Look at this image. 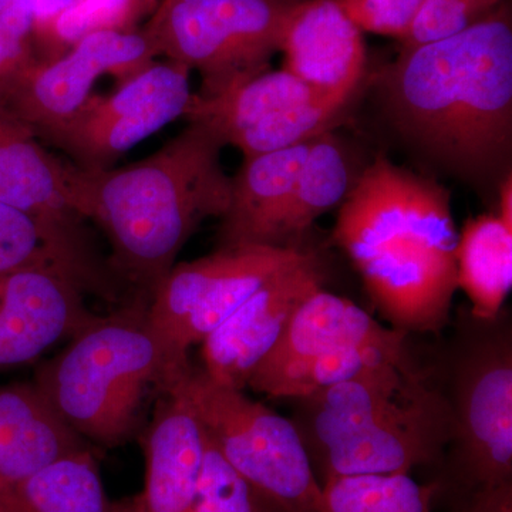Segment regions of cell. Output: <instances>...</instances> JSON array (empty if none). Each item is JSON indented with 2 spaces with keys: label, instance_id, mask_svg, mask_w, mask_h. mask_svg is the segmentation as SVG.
Listing matches in <instances>:
<instances>
[{
  "label": "cell",
  "instance_id": "6da1fadb",
  "mask_svg": "<svg viewBox=\"0 0 512 512\" xmlns=\"http://www.w3.org/2000/svg\"><path fill=\"white\" fill-rule=\"evenodd\" d=\"M394 126L471 184L511 174L512 28L505 10L456 36L406 49L387 77Z\"/></svg>",
  "mask_w": 512,
  "mask_h": 512
},
{
  "label": "cell",
  "instance_id": "7a4b0ae2",
  "mask_svg": "<svg viewBox=\"0 0 512 512\" xmlns=\"http://www.w3.org/2000/svg\"><path fill=\"white\" fill-rule=\"evenodd\" d=\"M224 147L207 127L188 123L136 163L101 171L73 165L74 207L107 238V265L134 301L148 305L202 222L227 212L231 177L222 165Z\"/></svg>",
  "mask_w": 512,
  "mask_h": 512
},
{
  "label": "cell",
  "instance_id": "3957f363",
  "mask_svg": "<svg viewBox=\"0 0 512 512\" xmlns=\"http://www.w3.org/2000/svg\"><path fill=\"white\" fill-rule=\"evenodd\" d=\"M301 402L305 427L298 429L323 481L410 474L439 461L453 436L448 397L409 355Z\"/></svg>",
  "mask_w": 512,
  "mask_h": 512
},
{
  "label": "cell",
  "instance_id": "277c9868",
  "mask_svg": "<svg viewBox=\"0 0 512 512\" xmlns=\"http://www.w3.org/2000/svg\"><path fill=\"white\" fill-rule=\"evenodd\" d=\"M147 306L131 301L96 315L33 379L57 416L94 446L126 443L151 384L161 387L167 379V359Z\"/></svg>",
  "mask_w": 512,
  "mask_h": 512
},
{
  "label": "cell",
  "instance_id": "5b68a950",
  "mask_svg": "<svg viewBox=\"0 0 512 512\" xmlns=\"http://www.w3.org/2000/svg\"><path fill=\"white\" fill-rule=\"evenodd\" d=\"M168 386L183 394L212 446L256 494L285 512H319L322 483L293 421L202 369L190 366Z\"/></svg>",
  "mask_w": 512,
  "mask_h": 512
},
{
  "label": "cell",
  "instance_id": "8992f818",
  "mask_svg": "<svg viewBox=\"0 0 512 512\" xmlns=\"http://www.w3.org/2000/svg\"><path fill=\"white\" fill-rule=\"evenodd\" d=\"M298 0H158L143 32L157 55L200 73L211 97L269 70Z\"/></svg>",
  "mask_w": 512,
  "mask_h": 512
},
{
  "label": "cell",
  "instance_id": "52a82bcc",
  "mask_svg": "<svg viewBox=\"0 0 512 512\" xmlns=\"http://www.w3.org/2000/svg\"><path fill=\"white\" fill-rule=\"evenodd\" d=\"M311 252L301 247L242 245L175 264L147 306L151 328L167 359L163 384L191 366L192 346L201 345L265 282Z\"/></svg>",
  "mask_w": 512,
  "mask_h": 512
},
{
  "label": "cell",
  "instance_id": "ba28073f",
  "mask_svg": "<svg viewBox=\"0 0 512 512\" xmlns=\"http://www.w3.org/2000/svg\"><path fill=\"white\" fill-rule=\"evenodd\" d=\"M495 320H483L454 367L450 483L458 498L512 483V339Z\"/></svg>",
  "mask_w": 512,
  "mask_h": 512
},
{
  "label": "cell",
  "instance_id": "9c48e42d",
  "mask_svg": "<svg viewBox=\"0 0 512 512\" xmlns=\"http://www.w3.org/2000/svg\"><path fill=\"white\" fill-rule=\"evenodd\" d=\"M190 77L187 67L156 60L113 93H93L39 141L62 151L79 170H109L137 144L184 119L194 96Z\"/></svg>",
  "mask_w": 512,
  "mask_h": 512
},
{
  "label": "cell",
  "instance_id": "30bf717a",
  "mask_svg": "<svg viewBox=\"0 0 512 512\" xmlns=\"http://www.w3.org/2000/svg\"><path fill=\"white\" fill-rule=\"evenodd\" d=\"M349 99L322 92L288 70H266L211 97L194 92L184 119L207 127L244 158L298 146L332 130Z\"/></svg>",
  "mask_w": 512,
  "mask_h": 512
},
{
  "label": "cell",
  "instance_id": "8fae6325",
  "mask_svg": "<svg viewBox=\"0 0 512 512\" xmlns=\"http://www.w3.org/2000/svg\"><path fill=\"white\" fill-rule=\"evenodd\" d=\"M407 239L456 251L450 195L433 180L376 158L340 204L333 244L357 264L376 249Z\"/></svg>",
  "mask_w": 512,
  "mask_h": 512
},
{
  "label": "cell",
  "instance_id": "7c38bea8",
  "mask_svg": "<svg viewBox=\"0 0 512 512\" xmlns=\"http://www.w3.org/2000/svg\"><path fill=\"white\" fill-rule=\"evenodd\" d=\"M157 57L141 28L90 33L56 59L39 60L20 80L5 109L40 140L86 103L101 77L124 82Z\"/></svg>",
  "mask_w": 512,
  "mask_h": 512
},
{
  "label": "cell",
  "instance_id": "4fadbf2b",
  "mask_svg": "<svg viewBox=\"0 0 512 512\" xmlns=\"http://www.w3.org/2000/svg\"><path fill=\"white\" fill-rule=\"evenodd\" d=\"M73 164L43 147L33 131L0 106V202L39 222L84 264L114 279L74 207Z\"/></svg>",
  "mask_w": 512,
  "mask_h": 512
},
{
  "label": "cell",
  "instance_id": "5bb4252c",
  "mask_svg": "<svg viewBox=\"0 0 512 512\" xmlns=\"http://www.w3.org/2000/svg\"><path fill=\"white\" fill-rule=\"evenodd\" d=\"M318 256L265 282L201 343L202 370L215 382L245 390L249 377L274 349L293 313L323 288Z\"/></svg>",
  "mask_w": 512,
  "mask_h": 512
},
{
  "label": "cell",
  "instance_id": "9a60e30c",
  "mask_svg": "<svg viewBox=\"0 0 512 512\" xmlns=\"http://www.w3.org/2000/svg\"><path fill=\"white\" fill-rule=\"evenodd\" d=\"M86 295L70 276L49 269L0 275V370L35 362L92 322Z\"/></svg>",
  "mask_w": 512,
  "mask_h": 512
},
{
  "label": "cell",
  "instance_id": "2e32d148",
  "mask_svg": "<svg viewBox=\"0 0 512 512\" xmlns=\"http://www.w3.org/2000/svg\"><path fill=\"white\" fill-rule=\"evenodd\" d=\"M373 305L393 328L439 332L458 289L456 251L420 247L382 252L356 265Z\"/></svg>",
  "mask_w": 512,
  "mask_h": 512
},
{
  "label": "cell",
  "instance_id": "e0dca14e",
  "mask_svg": "<svg viewBox=\"0 0 512 512\" xmlns=\"http://www.w3.org/2000/svg\"><path fill=\"white\" fill-rule=\"evenodd\" d=\"M144 434L143 490L117 501L119 512H190L204 456V430L190 403L174 387H163Z\"/></svg>",
  "mask_w": 512,
  "mask_h": 512
},
{
  "label": "cell",
  "instance_id": "ac0fdd59",
  "mask_svg": "<svg viewBox=\"0 0 512 512\" xmlns=\"http://www.w3.org/2000/svg\"><path fill=\"white\" fill-rule=\"evenodd\" d=\"M285 70L322 92L352 99L366 69L362 30L336 0H298L286 23Z\"/></svg>",
  "mask_w": 512,
  "mask_h": 512
},
{
  "label": "cell",
  "instance_id": "d6986e66",
  "mask_svg": "<svg viewBox=\"0 0 512 512\" xmlns=\"http://www.w3.org/2000/svg\"><path fill=\"white\" fill-rule=\"evenodd\" d=\"M311 141L244 158L231 177V197L218 235L220 248L274 245L276 227Z\"/></svg>",
  "mask_w": 512,
  "mask_h": 512
},
{
  "label": "cell",
  "instance_id": "ffe728a7",
  "mask_svg": "<svg viewBox=\"0 0 512 512\" xmlns=\"http://www.w3.org/2000/svg\"><path fill=\"white\" fill-rule=\"evenodd\" d=\"M92 446L46 402L35 383L0 386V497L55 458Z\"/></svg>",
  "mask_w": 512,
  "mask_h": 512
},
{
  "label": "cell",
  "instance_id": "44dd1931",
  "mask_svg": "<svg viewBox=\"0 0 512 512\" xmlns=\"http://www.w3.org/2000/svg\"><path fill=\"white\" fill-rule=\"evenodd\" d=\"M406 338L403 330L387 328L355 302L322 288L296 309L274 349L255 370L352 346L404 342Z\"/></svg>",
  "mask_w": 512,
  "mask_h": 512
},
{
  "label": "cell",
  "instance_id": "7402d4cb",
  "mask_svg": "<svg viewBox=\"0 0 512 512\" xmlns=\"http://www.w3.org/2000/svg\"><path fill=\"white\" fill-rule=\"evenodd\" d=\"M356 178L348 147L332 130L313 138L276 227L275 247H299L296 239L325 212L342 204Z\"/></svg>",
  "mask_w": 512,
  "mask_h": 512
},
{
  "label": "cell",
  "instance_id": "603a6c76",
  "mask_svg": "<svg viewBox=\"0 0 512 512\" xmlns=\"http://www.w3.org/2000/svg\"><path fill=\"white\" fill-rule=\"evenodd\" d=\"M0 512H119L100 476L93 446L39 468L0 497Z\"/></svg>",
  "mask_w": 512,
  "mask_h": 512
},
{
  "label": "cell",
  "instance_id": "cb8c5ba5",
  "mask_svg": "<svg viewBox=\"0 0 512 512\" xmlns=\"http://www.w3.org/2000/svg\"><path fill=\"white\" fill-rule=\"evenodd\" d=\"M456 264L473 318L497 319L512 288V228L498 214L470 218L458 235Z\"/></svg>",
  "mask_w": 512,
  "mask_h": 512
},
{
  "label": "cell",
  "instance_id": "d4e9b609",
  "mask_svg": "<svg viewBox=\"0 0 512 512\" xmlns=\"http://www.w3.org/2000/svg\"><path fill=\"white\" fill-rule=\"evenodd\" d=\"M406 356V340L352 346L272 369L255 370L249 377L247 387L269 397L301 400Z\"/></svg>",
  "mask_w": 512,
  "mask_h": 512
},
{
  "label": "cell",
  "instance_id": "484cf974",
  "mask_svg": "<svg viewBox=\"0 0 512 512\" xmlns=\"http://www.w3.org/2000/svg\"><path fill=\"white\" fill-rule=\"evenodd\" d=\"M49 269L74 279L84 291L119 301V285L84 264L39 222L0 202V275L19 269Z\"/></svg>",
  "mask_w": 512,
  "mask_h": 512
},
{
  "label": "cell",
  "instance_id": "4316f807",
  "mask_svg": "<svg viewBox=\"0 0 512 512\" xmlns=\"http://www.w3.org/2000/svg\"><path fill=\"white\" fill-rule=\"evenodd\" d=\"M436 491L407 473L333 477L322 483L319 512H433Z\"/></svg>",
  "mask_w": 512,
  "mask_h": 512
},
{
  "label": "cell",
  "instance_id": "83f0119b",
  "mask_svg": "<svg viewBox=\"0 0 512 512\" xmlns=\"http://www.w3.org/2000/svg\"><path fill=\"white\" fill-rule=\"evenodd\" d=\"M158 0H83L55 19L36 26L35 49L40 62L63 55L90 33L136 30L138 20L150 16Z\"/></svg>",
  "mask_w": 512,
  "mask_h": 512
},
{
  "label": "cell",
  "instance_id": "f1b7e54d",
  "mask_svg": "<svg viewBox=\"0 0 512 512\" xmlns=\"http://www.w3.org/2000/svg\"><path fill=\"white\" fill-rule=\"evenodd\" d=\"M32 0H0V106L6 103L39 57Z\"/></svg>",
  "mask_w": 512,
  "mask_h": 512
},
{
  "label": "cell",
  "instance_id": "f546056e",
  "mask_svg": "<svg viewBox=\"0 0 512 512\" xmlns=\"http://www.w3.org/2000/svg\"><path fill=\"white\" fill-rule=\"evenodd\" d=\"M204 456L190 512H258L259 495L205 436Z\"/></svg>",
  "mask_w": 512,
  "mask_h": 512
},
{
  "label": "cell",
  "instance_id": "4dcf8cb0",
  "mask_svg": "<svg viewBox=\"0 0 512 512\" xmlns=\"http://www.w3.org/2000/svg\"><path fill=\"white\" fill-rule=\"evenodd\" d=\"M500 0H423L404 37L406 49L456 36L495 12Z\"/></svg>",
  "mask_w": 512,
  "mask_h": 512
},
{
  "label": "cell",
  "instance_id": "1f68e13d",
  "mask_svg": "<svg viewBox=\"0 0 512 512\" xmlns=\"http://www.w3.org/2000/svg\"><path fill=\"white\" fill-rule=\"evenodd\" d=\"M357 28L404 39L423 0H336Z\"/></svg>",
  "mask_w": 512,
  "mask_h": 512
},
{
  "label": "cell",
  "instance_id": "d6a6232c",
  "mask_svg": "<svg viewBox=\"0 0 512 512\" xmlns=\"http://www.w3.org/2000/svg\"><path fill=\"white\" fill-rule=\"evenodd\" d=\"M454 512H512V483L485 488L458 498Z\"/></svg>",
  "mask_w": 512,
  "mask_h": 512
},
{
  "label": "cell",
  "instance_id": "836d02e7",
  "mask_svg": "<svg viewBox=\"0 0 512 512\" xmlns=\"http://www.w3.org/2000/svg\"><path fill=\"white\" fill-rule=\"evenodd\" d=\"M80 2L83 0H32L33 10H35V28L62 15Z\"/></svg>",
  "mask_w": 512,
  "mask_h": 512
},
{
  "label": "cell",
  "instance_id": "e575fe53",
  "mask_svg": "<svg viewBox=\"0 0 512 512\" xmlns=\"http://www.w3.org/2000/svg\"><path fill=\"white\" fill-rule=\"evenodd\" d=\"M498 192H500V198H498V205H500V210H498V217L503 220L504 224L507 227L512 228V178L511 174H508L507 177L501 181L500 187H498Z\"/></svg>",
  "mask_w": 512,
  "mask_h": 512
},
{
  "label": "cell",
  "instance_id": "d590c367",
  "mask_svg": "<svg viewBox=\"0 0 512 512\" xmlns=\"http://www.w3.org/2000/svg\"><path fill=\"white\" fill-rule=\"evenodd\" d=\"M258 512H285V511L281 510V508H279V507H276V505L272 504L271 501L265 500V498H262L261 495H259Z\"/></svg>",
  "mask_w": 512,
  "mask_h": 512
}]
</instances>
